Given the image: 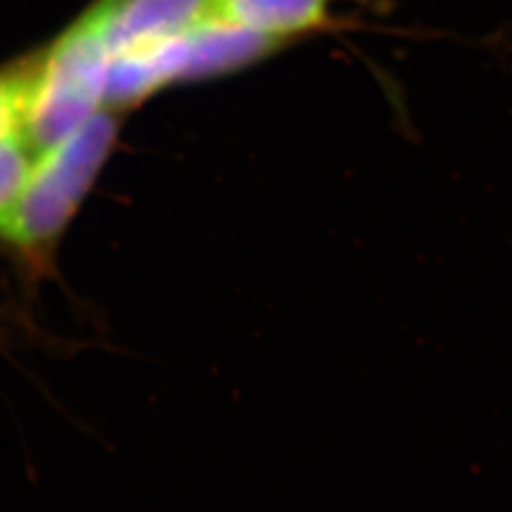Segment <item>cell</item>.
<instances>
[{"instance_id":"obj_1","label":"cell","mask_w":512,"mask_h":512,"mask_svg":"<svg viewBox=\"0 0 512 512\" xmlns=\"http://www.w3.org/2000/svg\"><path fill=\"white\" fill-rule=\"evenodd\" d=\"M122 0H94L45 50L37 52L35 84L20 141L35 158L103 109L114 45L111 22Z\"/></svg>"},{"instance_id":"obj_2","label":"cell","mask_w":512,"mask_h":512,"mask_svg":"<svg viewBox=\"0 0 512 512\" xmlns=\"http://www.w3.org/2000/svg\"><path fill=\"white\" fill-rule=\"evenodd\" d=\"M120 133V111L103 107L82 126L32 158L7 231L0 237L32 265L54 246L99 178Z\"/></svg>"},{"instance_id":"obj_3","label":"cell","mask_w":512,"mask_h":512,"mask_svg":"<svg viewBox=\"0 0 512 512\" xmlns=\"http://www.w3.org/2000/svg\"><path fill=\"white\" fill-rule=\"evenodd\" d=\"M286 43L254 35L250 30L207 20L167 41L165 52L173 84L201 82L231 75L282 50Z\"/></svg>"},{"instance_id":"obj_4","label":"cell","mask_w":512,"mask_h":512,"mask_svg":"<svg viewBox=\"0 0 512 512\" xmlns=\"http://www.w3.org/2000/svg\"><path fill=\"white\" fill-rule=\"evenodd\" d=\"M331 5L333 0H214V18L288 43L335 26Z\"/></svg>"},{"instance_id":"obj_5","label":"cell","mask_w":512,"mask_h":512,"mask_svg":"<svg viewBox=\"0 0 512 512\" xmlns=\"http://www.w3.org/2000/svg\"><path fill=\"white\" fill-rule=\"evenodd\" d=\"M214 18V0H122L111 22L114 54L167 41Z\"/></svg>"},{"instance_id":"obj_6","label":"cell","mask_w":512,"mask_h":512,"mask_svg":"<svg viewBox=\"0 0 512 512\" xmlns=\"http://www.w3.org/2000/svg\"><path fill=\"white\" fill-rule=\"evenodd\" d=\"M35 71L37 52L0 67V141L20 139Z\"/></svg>"},{"instance_id":"obj_7","label":"cell","mask_w":512,"mask_h":512,"mask_svg":"<svg viewBox=\"0 0 512 512\" xmlns=\"http://www.w3.org/2000/svg\"><path fill=\"white\" fill-rule=\"evenodd\" d=\"M32 156L20 139L0 141V237L7 231L22 195Z\"/></svg>"}]
</instances>
